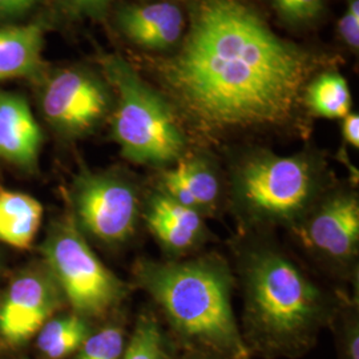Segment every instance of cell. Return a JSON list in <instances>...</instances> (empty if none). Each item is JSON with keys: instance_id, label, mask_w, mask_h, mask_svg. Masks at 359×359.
Returning a JSON list of instances; mask_svg holds the SVG:
<instances>
[{"instance_id": "1", "label": "cell", "mask_w": 359, "mask_h": 359, "mask_svg": "<svg viewBox=\"0 0 359 359\" xmlns=\"http://www.w3.org/2000/svg\"><path fill=\"white\" fill-rule=\"evenodd\" d=\"M329 62L278 36L246 0H194L177 51L154 71L181 123L216 136L290 126Z\"/></svg>"}, {"instance_id": "2", "label": "cell", "mask_w": 359, "mask_h": 359, "mask_svg": "<svg viewBox=\"0 0 359 359\" xmlns=\"http://www.w3.org/2000/svg\"><path fill=\"white\" fill-rule=\"evenodd\" d=\"M238 274L244 292L241 333L252 357L305 355L341 305L276 246L249 245L240 255Z\"/></svg>"}, {"instance_id": "3", "label": "cell", "mask_w": 359, "mask_h": 359, "mask_svg": "<svg viewBox=\"0 0 359 359\" xmlns=\"http://www.w3.org/2000/svg\"><path fill=\"white\" fill-rule=\"evenodd\" d=\"M139 287L154 299L180 351L218 359H252L234 316L233 274L222 257L185 261L140 259L133 266Z\"/></svg>"}, {"instance_id": "4", "label": "cell", "mask_w": 359, "mask_h": 359, "mask_svg": "<svg viewBox=\"0 0 359 359\" xmlns=\"http://www.w3.org/2000/svg\"><path fill=\"white\" fill-rule=\"evenodd\" d=\"M329 188L326 163L313 152L280 156L257 148L231 167V205L250 228H293Z\"/></svg>"}, {"instance_id": "5", "label": "cell", "mask_w": 359, "mask_h": 359, "mask_svg": "<svg viewBox=\"0 0 359 359\" xmlns=\"http://www.w3.org/2000/svg\"><path fill=\"white\" fill-rule=\"evenodd\" d=\"M104 79L116 95L112 136L133 164L164 168L188 152V136L165 95L154 88L120 55L100 59Z\"/></svg>"}, {"instance_id": "6", "label": "cell", "mask_w": 359, "mask_h": 359, "mask_svg": "<svg viewBox=\"0 0 359 359\" xmlns=\"http://www.w3.org/2000/svg\"><path fill=\"white\" fill-rule=\"evenodd\" d=\"M41 253L74 313L88 321L103 318L128 294V286L95 255L72 217L52 225Z\"/></svg>"}, {"instance_id": "7", "label": "cell", "mask_w": 359, "mask_h": 359, "mask_svg": "<svg viewBox=\"0 0 359 359\" xmlns=\"http://www.w3.org/2000/svg\"><path fill=\"white\" fill-rule=\"evenodd\" d=\"M72 206L79 229L107 245L127 243L140 215L136 185L114 172L80 173L74 182Z\"/></svg>"}, {"instance_id": "8", "label": "cell", "mask_w": 359, "mask_h": 359, "mask_svg": "<svg viewBox=\"0 0 359 359\" xmlns=\"http://www.w3.org/2000/svg\"><path fill=\"white\" fill-rule=\"evenodd\" d=\"M292 229L310 256L338 271L353 269L359 252L358 194L330 187Z\"/></svg>"}, {"instance_id": "9", "label": "cell", "mask_w": 359, "mask_h": 359, "mask_svg": "<svg viewBox=\"0 0 359 359\" xmlns=\"http://www.w3.org/2000/svg\"><path fill=\"white\" fill-rule=\"evenodd\" d=\"M114 105V90L107 80L81 67L57 71L41 93L47 121L68 137L88 135L112 114Z\"/></svg>"}, {"instance_id": "10", "label": "cell", "mask_w": 359, "mask_h": 359, "mask_svg": "<svg viewBox=\"0 0 359 359\" xmlns=\"http://www.w3.org/2000/svg\"><path fill=\"white\" fill-rule=\"evenodd\" d=\"M65 297L50 271H27L13 280L0 305V335L18 346L39 333Z\"/></svg>"}, {"instance_id": "11", "label": "cell", "mask_w": 359, "mask_h": 359, "mask_svg": "<svg viewBox=\"0 0 359 359\" xmlns=\"http://www.w3.org/2000/svg\"><path fill=\"white\" fill-rule=\"evenodd\" d=\"M116 25L135 46L163 52L179 47L185 35L187 18L173 1L126 4L116 13Z\"/></svg>"}, {"instance_id": "12", "label": "cell", "mask_w": 359, "mask_h": 359, "mask_svg": "<svg viewBox=\"0 0 359 359\" xmlns=\"http://www.w3.org/2000/svg\"><path fill=\"white\" fill-rule=\"evenodd\" d=\"M156 191L205 216L217 209L222 185L213 160L188 151L173 165L160 169Z\"/></svg>"}, {"instance_id": "13", "label": "cell", "mask_w": 359, "mask_h": 359, "mask_svg": "<svg viewBox=\"0 0 359 359\" xmlns=\"http://www.w3.org/2000/svg\"><path fill=\"white\" fill-rule=\"evenodd\" d=\"M142 216L157 243L173 256L191 253L205 241L204 216L164 193L154 191L147 198Z\"/></svg>"}, {"instance_id": "14", "label": "cell", "mask_w": 359, "mask_h": 359, "mask_svg": "<svg viewBox=\"0 0 359 359\" xmlns=\"http://www.w3.org/2000/svg\"><path fill=\"white\" fill-rule=\"evenodd\" d=\"M43 133L22 95L0 90V157L23 169L38 164Z\"/></svg>"}, {"instance_id": "15", "label": "cell", "mask_w": 359, "mask_h": 359, "mask_svg": "<svg viewBox=\"0 0 359 359\" xmlns=\"http://www.w3.org/2000/svg\"><path fill=\"white\" fill-rule=\"evenodd\" d=\"M43 48L44 29L38 23L0 27V81L36 75Z\"/></svg>"}, {"instance_id": "16", "label": "cell", "mask_w": 359, "mask_h": 359, "mask_svg": "<svg viewBox=\"0 0 359 359\" xmlns=\"http://www.w3.org/2000/svg\"><path fill=\"white\" fill-rule=\"evenodd\" d=\"M43 213L35 197L0 189V241L16 249L29 248L38 236Z\"/></svg>"}, {"instance_id": "17", "label": "cell", "mask_w": 359, "mask_h": 359, "mask_svg": "<svg viewBox=\"0 0 359 359\" xmlns=\"http://www.w3.org/2000/svg\"><path fill=\"white\" fill-rule=\"evenodd\" d=\"M302 102L311 115L330 120L344 118L353 105L346 79L333 67L310 79Z\"/></svg>"}, {"instance_id": "18", "label": "cell", "mask_w": 359, "mask_h": 359, "mask_svg": "<svg viewBox=\"0 0 359 359\" xmlns=\"http://www.w3.org/2000/svg\"><path fill=\"white\" fill-rule=\"evenodd\" d=\"M92 333L90 321L75 313L55 317L39 330L36 345L47 359L74 355Z\"/></svg>"}, {"instance_id": "19", "label": "cell", "mask_w": 359, "mask_h": 359, "mask_svg": "<svg viewBox=\"0 0 359 359\" xmlns=\"http://www.w3.org/2000/svg\"><path fill=\"white\" fill-rule=\"evenodd\" d=\"M177 353L163 321L152 311H145L135 323L123 359H175Z\"/></svg>"}, {"instance_id": "20", "label": "cell", "mask_w": 359, "mask_h": 359, "mask_svg": "<svg viewBox=\"0 0 359 359\" xmlns=\"http://www.w3.org/2000/svg\"><path fill=\"white\" fill-rule=\"evenodd\" d=\"M128 338L120 323H108L96 332L92 330L75 353V359H123Z\"/></svg>"}, {"instance_id": "21", "label": "cell", "mask_w": 359, "mask_h": 359, "mask_svg": "<svg viewBox=\"0 0 359 359\" xmlns=\"http://www.w3.org/2000/svg\"><path fill=\"white\" fill-rule=\"evenodd\" d=\"M335 334L339 359H359L358 308L354 304H341L330 323Z\"/></svg>"}, {"instance_id": "22", "label": "cell", "mask_w": 359, "mask_h": 359, "mask_svg": "<svg viewBox=\"0 0 359 359\" xmlns=\"http://www.w3.org/2000/svg\"><path fill=\"white\" fill-rule=\"evenodd\" d=\"M274 11L286 25L311 26L325 13V0H270Z\"/></svg>"}, {"instance_id": "23", "label": "cell", "mask_w": 359, "mask_h": 359, "mask_svg": "<svg viewBox=\"0 0 359 359\" xmlns=\"http://www.w3.org/2000/svg\"><path fill=\"white\" fill-rule=\"evenodd\" d=\"M338 34L347 48L358 52L359 0H347L346 13L338 20Z\"/></svg>"}, {"instance_id": "24", "label": "cell", "mask_w": 359, "mask_h": 359, "mask_svg": "<svg viewBox=\"0 0 359 359\" xmlns=\"http://www.w3.org/2000/svg\"><path fill=\"white\" fill-rule=\"evenodd\" d=\"M114 1L115 0H62L68 13L93 19L103 16Z\"/></svg>"}, {"instance_id": "25", "label": "cell", "mask_w": 359, "mask_h": 359, "mask_svg": "<svg viewBox=\"0 0 359 359\" xmlns=\"http://www.w3.org/2000/svg\"><path fill=\"white\" fill-rule=\"evenodd\" d=\"M39 0H0V18H18L28 13Z\"/></svg>"}, {"instance_id": "26", "label": "cell", "mask_w": 359, "mask_h": 359, "mask_svg": "<svg viewBox=\"0 0 359 359\" xmlns=\"http://www.w3.org/2000/svg\"><path fill=\"white\" fill-rule=\"evenodd\" d=\"M342 137L353 148H359V116L358 114H348L342 118Z\"/></svg>"}, {"instance_id": "27", "label": "cell", "mask_w": 359, "mask_h": 359, "mask_svg": "<svg viewBox=\"0 0 359 359\" xmlns=\"http://www.w3.org/2000/svg\"><path fill=\"white\" fill-rule=\"evenodd\" d=\"M175 359H218L203 353H193V351H180Z\"/></svg>"}]
</instances>
